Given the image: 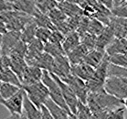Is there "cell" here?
I'll use <instances>...</instances> for the list:
<instances>
[{
    "label": "cell",
    "instance_id": "ee69618b",
    "mask_svg": "<svg viewBox=\"0 0 127 119\" xmlns=\"http://www.w3.org/2000/svg\"><path fill=\"white\" fill-rule=\"evenodd\" d=\"M9 64H10L9 56L0 55V71L5 68H9Z\"/></svg>",
    "mask_w": 127,
    "mask_h": 119
},
{
    "label": "cell",
    "instance_id": "c3c4849f",
    "mask_svg": "<svg viewBox=\"0 0 127 119\" xmlns=\"http://www.w3.org/2000/svg\"><path fill=\"white\" fill-rule=\"evenodd\" d=\"M125 1L127 0H113V6H120L121 4L124 3Z\"/></svg>",
    "mask_w": 127,
    "mask_h": 119
},
{
    "label": "cell",
    "instance_id": "db71d44e",
    "mask_svg": "<svg viewBox=\"0 0 127 119\" xmlns=\"http://www.w3.org/2000/svg\"><path fill=\"white\" fill-rule=\"evenodd\" d=\"M6 1H7V2H9V3H14V2H16L17 0H6Z\"/></svg>",
    "mask_w": 127,
    "mask_h": 119
},
{
    "label": "cell",
    "instance_id": "44dd1931",
    "mask_svg": "<svg viewBox=\"0 0 127 119\" xmlns=\"http://www.w3.org/2000/svg\"><path fill=\"white\" fill-rule=\"evenodd\" d=\"M53 61H54V58L51 55H49V53L43 51L37 58L34 59L29 65L37 66L38 68H40L41 70H46L50 72L52 66H53Z\"/></svg>",
    "mask_w": 127,
    "mask_h": 119
},
{
    "label": "cell",
    "instance_id": "4dcf8cb0",
    "mask_svg": "<svg viewBox=\"0 0 127 119\" xmlns=\"http://www.w3.org/2000/svg\"><path fill=\"white\" fill-rule=\"evenodd\" d=\"M43 50L45 52L49 53V55H51L53 58H55L57 56L66 54L62 46H61V44L53 43V42H50V41H47V42L44 43Z\"/></svg>",
    "mask_w": 127,
    "mask_h": 119
},
{
    "label": "cell",
    "instance_id": "11a10c76",
    "mask_svg": "<svg viewBox=\"0 0 127 119\" xmlns=\"http://www.w3.org/2000/svg\"><path fill=\"white\" fill-rule=\"evenodd\" d=\"M57 3H59V2H61V1H63V0H55Z\"/></svg>",
    "mask_w": 127,
    "mask_h": 119
},
{
    "label": "cell",
    "instance_id": "3957f363",
    "mask_svg": "<svg viewBox=\"0 0 127 119\" xmlns=\"http://www.w3.org/2000/svg\"><path fill=\"white\" fill-rule=\"evenodd\" d=\"M109 62V55L105 52L101 62L94 69L93 76L91 77V79L85 81L89 92L94 93L104 89V82L107 78V68Z\"/></svg>",
    "mask_w": 127,
    "mask_h": 119
},
{
    "label": "cell",
    "instance_id": "e575fe53",
    "mask_svg": "<svg viewBox=\"0 0 127 119\" xmlns=\"http://www.w3.org/2000/svg\"><path fill=\"white\" fill-rule=\"evenodd\" d=\"M108 76H119L127 78V68H124L109 62L107 68V77Z\"/></svg>",
    "mask_w": 127,
    "mask_h": 119
},
{
    "label": "cell",
    "instance_id": "f546056e",
    "mask_svg": "<svg viewBox=\"0 0 127 119\" xmlns=\"http://www.w3.org/2000/svg\"><path fill=\"white\" fill-rule=\"evenodd\" d=\"M0 81L10 82V83L21 86L20 81H19L18 77L16 75V73L10 68H5V69L0 71Z\"/></svg>",
    "mask_w": 127,
    "mask_h": 119
},
{
    "label": "cell",
    "instance_id": "d590c367",
    "mask_svg": "<svg viewBox=\"0 0 127 119\" xmlns=\"http://www.w3.org/2000/svg\"><path fill=\"white\" fill-rule=\"evenodd\" d=\"M47 15H48V17L49 18V19L51 20L53 25H55V24H57V23H60V22L65 20L67 18L66 15L64 14L63 12L61 11L58 6H56L54 8H52L51 10H49V11L47 13Z\"/></svg>",
    "mask_w": 127,
    "mask_h": 119
},
{
    "label": "cell",
    "instance_id": "6f0895ef",
    "mask_svg": "<svg viewBox=\"0 0 127 119\" xmlns=\"http://www.w3.org/2000/svg\"><path fill=\"white\" fill-rule=\"evenodd\" d=\"M0 82H1V81H0Z\"/></svg>",
    "mask_w": 127,
    "mask_h": 119
},
{
    "label": "cell",
    "instance_id": "5bb4252c",
    "mask_svg": "<svg viewBox=\"0 0 127 119\" xmlns=\"http://www.w3.org/2000/svg\"><path fill=\"white\" fill-rule=\"evenodd\" d=\"M108 26L112 29L116 38H125L127 34V18L113 15Z\"/></svg>",
    "mask_w": 127,
    "mask_h": 119
},
{
    "label": "cell",
    "instance_id": "7a4b0ae2",
    "mask_svg": "<svg viewBox=\"0 0 127 119\" xmlns=\"http://www.w3.org/2000/svg\"><path fill=\"white\" fill-rule=\"evenodd\" d=\"M32 19V16L15 9L0 13V20L3 21L7 30L12 31H21Z\"/></svg>",
    "mask_w": 127,
    "mask_h": 119
},
{
    "label": "cell",
    "instance_id": "ac0fdd59",
    "mask_svg": "<svg viewBox=\"0 0 127 119\" xmlns=\"http://www.w3.org/2000/svg\"><path fill=\"white\" fill-rule=\"evenodd\" d=\"M44 43L41 42L37 38L33 39L30 42L28 43V49H27V53L25 56V61L27 64L29 65L34 59H36L40 53L44 51L43 50Z\"/></svg>",
    "mask_w": 127,
    "mask_h": 119
},
{
    "label": "cell",
    "instance_id": "f5cc1de1",
    "mask_svg": "<svg viewBox=\"0 0 127 119\" xmlns=\"http://www.w3.org/2000/svg\"><path fill=\"white\" fill-rule=\"evenodd\" d=\"M1 40H2V34L0 33V51H1Z\"/></svg>",
    "mask_w": 127,
    "mask_h": 119
},
{
    "label": "cell",
    "instance_id": "f907efd6",
    "mask_svg": "<svg viewBox=\"0 0 127 119\" xmlns=\"http://www.w3.org/2000/svg\"><path fill=\"white\" fill-rule=\"evenodd\" d=\"M124 107H125V109H127V97L124 100Z\"/></svg>",
    "mask_w": 127,
    "mask_h": 119
},
{
    "label": "cell",
    "instance_id": "e0dca14e",
    "mask_svg": "<svg viewBox=\"0 0 127 119\" xmlns=\"http://www.w3.org/2000/svg\"><path fill=\"white\" fill-rule=\"evenodd\" d=\"M22 118L27 119H41L40 110L32 103L27 96L26 93L23 99L22 106Z\"/></svg>",
    "mask_w": 127,
    "mask_h": 119
},
{
    "label": "cell",
    "instance_id": "d6a6232c",
    "mask_svg": "<svg viewBox=\"0 0 127 119\" xmlns=\"http://www.w3.org/2000/svg\"><path fill=\"white\" fill-rule=\"evenodd\" d=\"M104 28H105V25L101 23L100 20H98V19H96L94 18H91L89 20V24H88L87 32L97 36L103 30Z\"/></svg>",
    "mask_w": 127,
    "mask_h": 119
},
{
    "label": "cell",
    "instance_id": "60d3db41",
    "mask_svg": "<svg viewBox=\"0 0 127 119\" xmlns=\"http://www.w3.org/2000/svg\"><path fill=\"white\" fill-rule=\"evenodd\" d=\"M124 113H125V107H124V105H122V106H119V107H116L109 111L107 114L106 119H124Z\"/></svg>",
    "mask_w": 127,
    "mask_h": 119
},
{
    "label": "cell",
    "instance_id": "7c38bea8",
    "mask_svg": "<svg viewBox=\"0 0 127 119\" xmlns=\"http://www.w3.org/2000/svg\"><path fill=\"white\" fill-rule=\"evenodd\" d=\"M41 77H42V70L40 68H38L37 66L28 65L26 67V69L24 70L22 76H21V86L29 85V84L41 81Z\"/></svg>",
    "mask_w": 127,
    "mask_h": 119
},
{
    "label": "cell",
    "instance_id": "ab89813d",
    "mask_svg": "<svg viewBox=\"0 0 127 119\" xmlns=\"http://www.w3.org/2000/svg\"><path fill=\"white\" fill-rule=\"evenodd\" d=\"M51 29H48V28H42V27H38L36 29V33H35V38L41 41V42H47L49 40V38L50 34H51Z\"/></svg>",
    "mask_w": 127,
    "mask_h": 119
},
{
    "label": "cell",
    "instance_id": "7402d4cb",
    "mask_svg": "<svg viewBox=\"0 0 127 119\" xmlns=\"http://www.w3.org/2000/svg\"><path fill=\"white\" fill-rule=\"evenodd\" d=\"M104 55H105V51L93 49L87 52V54L83 59V62L89 64L90 66L93 67L95 69L96 67L101 62Z\"/></svg>",
    "mask_w": 127,
    "mask_h": 119
},
{
    "label": "cell",
    "instance_id": "ba28073f",
    "mask_svg": "<svg viewBox=\"0 0 127 119\" xmlns=\"http://www.w3.org/2000/svg\"><path fill=\"white\" fill-rule=\"evenodd\" d=\"M49 73H50V72H49ZM50 75H51L52 77H53V79L58 82L59 86H60V88H61V93H62V95H63V98H64V100H65V102H66V104H67V105H68V107H69V111L75 116L76 106H77V103H78V98H77L76 94L74 93L73 90L69 87V84H67L66 82H64L63 81H61V79L59 78V77H57L54 73H50Z\"/></svg>",
    "mask_w": 127,
    "mask_h": 119
},
{
    "label": "cell",
    "instance_id": "d6986e66",
    "mask_svg": "<svg viewBox=\"0 0 127 119\" xmlns=\"http://www.w3.org/2000/svg\"><path fill=\"white\" fill-rule=\"evenodd\" d=\"M105 52L109 56L127 52V40L125 38H114L105 49Z\"/></svg>",
    "mask_w": 127,
    "mask_h": 119
},
{
    "label": "cell",
    "instance_id": "816d5d0a",
    "mask_svg": "<svg viewBox=\"0 0 127 119\" xmlns=\"http://www.w3.org/2000/svg\"><path fill=\"white\" fill-rule=\"evenodd\" d=\"M3 102H4V99L1 97V94H0V105H2V104H3Z\"/></svg>",
    "mask_w": 127,
    "mask_h": 119
},
{
    "label": "cell",
    "instance_id": "5b68a950",
    "mask_svg": "<svg viewBox=\"0 0 127 119\" xmlns=\"http://www.w3.org/2000/svg\"><path fill=\"white\" fill-rule=\"evenodd\" d=\"M23 88L29 99L39 109L46 99L49 97V90L41 81L34 83L21 86Z\"/></svg>",
    "mask_w": 127,
    "mask_h": 119
},
{
    "label": "cell",
    "instance_id": "681fc988",
    "mask_svg": "<svg viewBox=\"0 0 127 119\" xmlns=\"http://www.w3.org/2000/svg\"><path fill=\"white\" fill-rule=\"evenodd\" d=\"M67 1H69V2H71V3H75V4H80L81 0H67Z\"/></svg>",
    "mask_w": 127,
    "mask_h": 119
},
{
    "label": "cell",
    "instance_id": "52a82bcc",
    "mask_svg": "<svg viewBox=\"0 0 127 119\" xmlns=\"http://www.w3.org/2000/svg\"><path fill=\"white\" fill-rule=\"evenodd\" d=\"M63 81L66 82L67 84H69V87L71 88L73 92H74V93L76 94L78 100L82 102L83 104H86L87 96H88V93H89V89L87 87L86 82L83 80H81V78L73 75L71 73Z\"/></svg>",
    "mask_w": 127,
    "mask_h": 119
},
{
    "label": "cell",
    "instance_id": "ffe728a7",
    "mask_svg": "<svg viewBox=\"0 0 127 119\" xmlns=\"http://www.w3.org/2000/svg\"><path fill=\"white\" fill-rule=\"evenodd\" d=\"M88 51H89V49H87L83 44L80 43L74 49H72L68 53H66V56L68 60L69 61L70 65H73V64L82 62L84 57H85Z\"/></svg>",
    "mask_w": 127,
    "mask_h": 119
},
{
    "label": "cell",
    "instance_id": "d4e9b609",
    "mask_svg": "<svg viewBox=\"0 0 127 119\" xmlns=\"http://www.w3.org/2000/svg\"><path fill=\"white\" fill-rule=\"evenodd\" d=\"M9 60H10L9 68L16 73V75L18 77L19 81H20L24 70L28 66L25 58H21V57H17V56H9Z\"/></svg>",
    "mask_w": 127,
    "mask_h": 119
},
{
    "label": "cell",
    "instance_id": "bcb514c9",
    "mask_svg": "<svg viewBox=\"0 0 127 119\" xmlns=\"http://www.w3.org/2000/svg\"><path fill=\"white\" fill-rule=\"evenodd\" d=\"M11 9H13L12 3H9L6 0H0V13L7 11V10H11Z\"/></svg>",
    "mask_w": 127,
    "mask_h": 119
},
{
    "label": "cell",
    "instance_id": "b9f144b4",
    "mask_svg": "<svg viewBox=\"0 0 127 119\" xmlns=\"http://www.w3.org/2000/svg\"><path fill=\"white\" fill-rule=\"evenodd\" d=\"M111 11H112L113 16L127 18V1L121 4L120 6H113Z\"/></svg>",
    "mask_w": 127,
    "mask_h": 119
},
{
    "label": "cell",
    "instance_id": "6da1fadb",
    "mask_svg": "<svg viewBox=\"0 0 127 119\" xmlns=\"http://www.w3.org/2000/svg\"><path fill=\"white\" fill-rule=\"evenodd\" d=\"M87 105L93 115V118L106 119L110 110L124 105V100L108 93L106 91L89 92L87 96Z\"/></svg>",
    "mask_w": 127,
    "mask_h": 119
},
{
    "label": "cell",
    "instance_id": "836d02e7",
    "mask_svg": "<svg viewBox=\"0 0 127 119\" xmlns=\"http://www.w3.org/2000/svg\"><path fill=\"white\" fill-rule=\"evenodd\" d=\"M34 1L36 7L45 14H47L52 8L56 7L58 5L55 0H34Z\"/></svg>",
    "mask_w": 127,
    "mask_h": 119
},
{
    "label": "cell",
    "instance_id": "2e32d148",
    "mask_svg": "<svg viewBox=\"0 0 127 119\" xmlns=\"http://www.w3.org/2000/svg\"><path fill=\"white\" fill-rule=\"evenodd\" d=\"M114 38H115V36L113 34V31L112 30V29L109 26H105L103 30L99 35L96 36L95 49L105 51L106 47L113 41Z\"/></svg>",
    "mask_w": 127,
    "mask_h": 119
},
{
    "label": "cell",
    "instance_id": "f35d334b",
    "mask_svg": "<svg viewBox=\"0 0 127 119\" xmlns=\"http://www.w3.org/2000/svg\"><path fill=\"white\" fill-rule=\"evenodd\" d=\"M109 61L111 63L118 65V66L127 68V52L109 56Z\"/></svg>",
    "mask_w": 127,
    "mask_h": 119
},
{
    "label": "cell",
    "instance_id": "9f6ffc18",
    "mask_svg": "<svg viewBox=\"0 0 127 119\" xmlns=\"http://www.w3.org/2000/svg\"><path fill=\"white\" fill-rule=\"evenodd\" d=\"M125 39H126V40H127V34H126V36H125Z\"/></svg>",
    "mask_w": 127,
    "mask_h": 119
},
{
    "label": "cell",
    "instance_id": "cb8c5ba5",
    "mask_svg": "<svg viewBox=\"0 0 127 119\" xmlns=\"http://www.w3.org/2000/svg\"><path fill=\"white\" fill-rule=\"evenodd\" d=\"M57 6L66 15L67 17H72V16L82 14V10L78 4L71 3L69 1H67V0L59 2Z\"/></svg>",
    "mask_w": 127,
    "mask_h": 119
},
{
    "label": "cell",
    "instance_id": "74e56055",
    "mask_svg": "<svg viewBox=\"0 0 127 119\" xmlns=\"http://www.w3.org/2000/svg\"><path fill=\"white\" fill-rule=\"evenodd\" d=\"M81 38V43L83 44L89 50L95 49L96 43V36L93 34H91L89 32H85L84 34L80 36Z\"/></svg>",
    "mask_w": 127,
    "mask_h": 119
},
{
    "label": "cell",
    "instance_id": "277c9868",
    "mask_svg": "<svg viewBox=\"0 0 127 119\" xmlns=\"http://www.w3.org/2000/svg\"><path fill=\"white\" fill-rule=\"evenodd\" d=\"M41 81L45 84V86L48 88L49 90V97L51 99L53 102H55L57 105H59L61 107L64 108L69 113H71L69 111L68 105H67L66 102L64 100L60 86H59L58 82L53 79L49 71L42 70V77H41ZM72 114V113H71Z\"/></svg>",
    "mask_w": 127,
    "mask_h": 119
},
{
    "label": "cell",
    "instance_id": "7bdbcfd3",
    "mask_svg": "<svg viewBox=\"0 0 127 119\" xmlns=\"http://www.w3.org/2000/svg\"><path fill=\"white\" fill-rule=\"evenodd\" d=\"M64 37H65V35L62 34L61 31H59L58 29H53L48 41H50V42H53V43L61 44L64 40Z\"/></svg>",
    "mask_w": 127,
    "mask_h": 119
},
{
    "label": "cell",
    "instance_id": "4316f807",
    "mask_svg": "<svg viewBox=\"0 0 127 119\" xmlns=\"http://www.w3.org/2000/svg\"><path fill=\"white\" fill-rule=\"evenodd\" d=\"M12 6L15 10L23 12L30 16L33 15L36 9L34 0H17L16 2L12 3Z\"/></svg>",
    "mask_w": 127,
    "mask_h": 119
},
{
    "label": "cell",
    "instance_id": "f6af8a7d",
    "mask_svg": "<svg viewBox=\"0 0 127 119\" xmlns=\"http://www.w3.org/2000/svg\"><path fill=\"white\" fill-rule=\"evenodd\" d=\"M39 110H40L41 114V119H53L50 113H49V109L46 107V105H44V104L41 105V106L39 107Z\"/></svg>",
    "mask_w": 127,
    "mask_h": 119
},
{
    "label": "cell",
    "instance_id": "484cf974",
    "mask_svg": "<svg viewBox=\"0 0 127 119\" xmlns=\"http://www.w3.org/2000/svg\"><path fill=\"white\" fill-rule=\"evenodd\" d=\"M32 18H33V20H34V22L38 27L48 28V29H51V30L55 29V27L52 24L51 20L48 17V15L45 14V13H42L37 7H36L34 13L32 15Z\"/></svg>",
    "mask_w": 127,
    "mask_h": 119
},
{
    "label": "cell",
    "instance_id": "30bf717a",
    "mask_svg": "<svg viewBox=\"0 0 127 119\" xmlns=\"http://www.w3.org/2000/svg\"><path fill=\"white\" fill-rule=\"evenodd\" d=\"M24 95H25V91L21 87L14 95H12L8 99L4 100L2 105H4L10 114L18 115L22 118V106H23Z\"/></svg>",
    "mask_w": 127,
    "mask_h": 119
},
{
    "label": "cell",
    "instance_id": "4fadbf2b",
    "mask_svg": "<svg viewBox=\"0 0 127 119\" xmlns=\"http://www.w3.org/2000/svg\"><path fill=\"white\" fill-rule=\"evenodd\" d=\"M44 105L49 109V113L51 115L53 119H68V118H76V116L71 113H69L64 108L61 107L57 105L55 102H53L51 99L48 97L46 101L44 102Z\"/></svg>",
    "mask_w": 127,
    "mask_h": 119
},
{
    "label": "cell",
    "instance_id": "83f0119b",
    "mask_svg": "<svg viewBox=\"0 0 127 119\" xmlns=\"http://www.w3.org/2000/svg\"><path fill=\"white\" fill-rule=\"evenodd\" d=\"M38 26L36 25L34 20L32 19L30 22L27 24L24 27V29L20 31V40L26 43H29L30 41L35 39V33H36V29Z\"/></svg>",
    "mask_w": 127,
    "mask_h": 119
},
{
    "label": "cell",
    "instance_id": "7dc6e473",
    "mask_svg": "<svg viewBox=\"0 0 127 119\" xmlns=\"http://www.w3.org/2000/svg\"><path fill=\"white\" fill-rule=\"evenodd\" d=\"M6 31H7V29H6V25L4 24L3 21L0 20V33L3 34V33H5V32H6Z\"/></svg>",
    "mask_w": 127,
    "mask_h": 119
},
{
    "label": "cell",
    "instance_id": "f1b7e54d",
    "mask_svg": "<svg viewBox=\"0 0 127 119\" xmlns=\"http://www.w3.org/2000/svg\"><path fill=\"white\" fill-rule=\"evenodd\" d=\"M21 88V86L16 85V84L10 83V82H6V81H1L0 82V94L1 97L6 100L14 95L17 91Z\"/></svg>",
    "mask_w": 127,
    "mask_h": 119
},
{
    "label": "cell",
    "instance_id": "8992f818",
    "mask_svg": "<svg viewBox=\"0 0 127 119\" xmlns=\"http://www.w3.org/2000/svg\"><path fill=\"white\" fill-rule=\"evenodd\" d=\"M104 90L117 98L124 100L127 97V78L108 76L104 82Z\"/></svg>",
    "mask_w": 127,
    "mask_h": 119
},
{
    "label": "cell",
    "instance_id": "603a6c76",
    "mask_svg": "<svg viewBox=\"0 0 127 119\" xmlns=\"http://www.w3.org/2000/svg\"><path fill=\"white\" fill-rule=\"evenodd\" d=\"M80 43H81V38H80L79 33L75 30V31H71L65 35L61 46L63 48L65 53H68L69 50L74 49Z\"/></svg>",
    "mask_w": 127,
    "mask_h": 119
},
{
    "label": "cell",
    "instance_id": "9c48e42d",
    "mask_svg": "<svg viewBox=\"0 0 127 119\" xmlns=\"http://www.w3.org/2000/svg\"><path fill=\"white\" fill-rule=\"evenodd\" d=\"M70 66L71 65L69 63V61L67 58L66 54L57 56L54 58L53 66L50 73H54L61 81H64L67 77H69L71 74Z\"/></svg>",
    "mask_w": 127,
    "mask_h": 119
},
{
    "label": "cell",
    "instance_id": "9a60e30c",
    "mask_svg": "<svg viewBox=\"0 0 127 119\" xmlns=\"http://www.w3.org/2000/svg\"><path fill=\"white\" fill-rule=\"evenodd\" d=\"M70 72L73 75L77 76L79 78H81V80H83L84 81H86L93 76V73H94V68L82 61L80 63L71 65Z\"/></svg>",
    "mask_w": 127,
    "mask_h": 119
},
{
    "label": "cell",
    "instance_id": "1f68e13d",
    "mask_svg": "<svg viewBox=\"0 0 127 119\" xmlns=\"http://www.w3.org/2000/svg\"><path fill=\"white\" fill-rule=\"evenodd\" d=\"M75 116H76V118H80V119L93 118V115H92V112L90 110L89 106L87 105V104H83L80 100H78V103H77Z\"/></svg>",
    "mask_w": 127,
    "mask_h": 119
},
{
    "label": "cell",
    "instance_id": "8fae6325",
    "mask_svg": "<svg viewBox=\"0 0 127 119\" xmlns=\"http://www.w3.org/2000/svg\"><path fill=\"white\" fill-rule=\"evenodd\" d=\"M20 40V31L7 30L2 34L0 55H9L14 46Z\"/></svg>",
    "mask_w": 127,
    "mask_h": 119
},
{
    "label": "cell",
    "instance_id": "8d00e7d4",
    "mask_svg": "<svg viewBox=\"0 0 127 119\" xmlns=\"http://www.w3.org/2000/svg\"><path fill=\"white\" fill-rule=\"evenodd\" d=\"M27 49H28V43L19 40V41L12 49V50L10 51L8 56H17V57L25 58L27 53Z\"/></svg>",
    "mask_w": 127,
    "mask_h": 119
}]
</instances>
